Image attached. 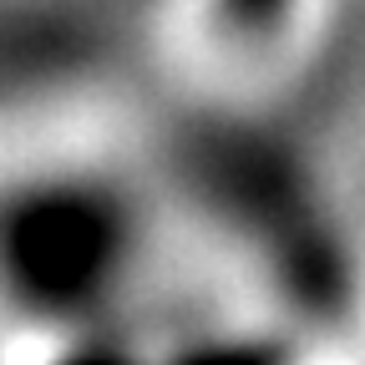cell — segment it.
Segmentation results:
<instances>
[{
    "label": "cell",
    "mask_w": 365,
    "mask_h": 365,
    "mask_svg": "<svg viewBox=\"0 0 365 365\" xmlns=\"http://www.w3.org/2000/svg\"><path fill=\"white\" fill-rule=\"evenodd\" d=\"M314 0H178L168 46L198 86L244 91L259 86L299 46Z\"/></svg>",
    "instance_id": "obj_2"
},
{
    "label": "cell",
    "mask_w": 365,
    "mask_h": 365,
    "mask_svg": "<svg viewBox=\"0 0 365 365\" xmlns=\"http://www.w3.org/2000/svg\"><path fill=\"white\" fill-rule=\"evenodd\" d=\"M143 259V182L97 117H0V365L112 340Z\"/></svg>",
    "instance_id": "obj_1"
}]
</instances>
